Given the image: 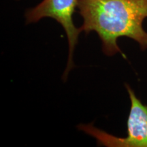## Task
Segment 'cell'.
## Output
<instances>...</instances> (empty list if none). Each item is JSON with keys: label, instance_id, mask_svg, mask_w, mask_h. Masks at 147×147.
<instances>
[{"label": "cell", "instance_id": "1", "mask_svg": "<svg viewBox=\"0 0 147 147\" xmlns=\"http://www.w3.org/2000/svg\"><path fill=\"white\" fill-rule=\"evenodd\" d=\"M83 23L81 32H95L108 56L121 53L117 40L131 38L142 51L147 50V32L143 22L147 18V0H78Z\"/></svg>", "mask_w": 147, "mask_h": 147}, {"label": "cell", "instance_id": "2", "mask_svg": "<svg viewBox=\"0 0 147 147\" xmlns=\"http://www.w3.org/2000/svg\"><path fill=\"white\" fill-rule=\"evenodd\" d=\"M125 87L131 101L127 119V136L119 138L94 127L92 125H80L82 130L97 139L99 144L110 147H147V106L136 97L128 84Z\"/></svg>", "mask_w": 147, "mask_h": 147}, {"label": "cell", "instance_id": "3", "mask_svg": "<svg viewBox=\"0 0 147 147\" xmlns=\"http://www.w3.org/2000/svg\"><path fill=\"white\" fill-rule=\"evenodd\" d=\"M78 0H43L34 8L29 9L25 13L26 23H37L44 18H51L61 25L65 30L68 42L69 53L67 66L63 79L65 80L69 71L74 67V53L78 41L80 28L75 26L73 14L78 7Z\"/></svg>", "mask_w": 147, "mask_h": 147}]
</instances>
